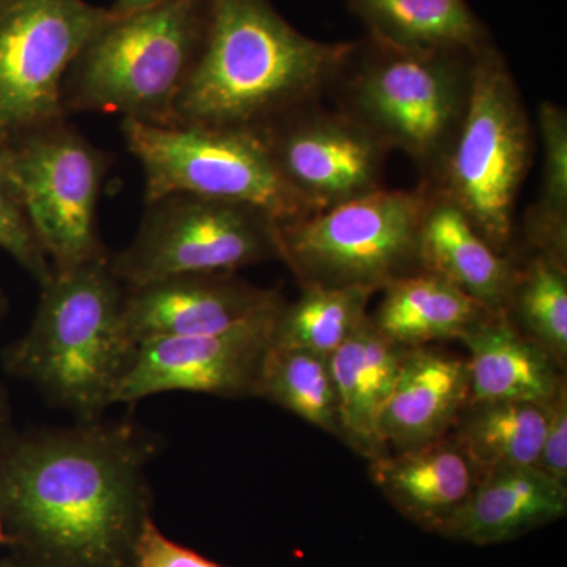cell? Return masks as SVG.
I'll return each instance as SVG.
<instances>
[{
	"label": "cell",
	"instance_id": "obj_13",
	"mask_svg": "<svg viewBox=\"0 0 567 567\" xmlns=\"http://www.w3.org/2000/svg\"><path fill=\"white\" fill-rule=\"evenodd\" d=\"M281 306L221 333L142 342L115 393L114 405L174 391L257 398Z\"/></svg>",
	"mask_w": 567,
	"mask_h": 567
},
{
	"label": "cell",
	"instance_id": "obj_18",
	"mask_svg": "<svg viewBox=\"0 0 567 567\" xmlns=\"http://www.w3.org/2000/svg\"><path fill=\"white\" fill-rule=\"evenodd\" d=\"M567 513V484L537 466L499 470L477 480L442 536L473 546H494L561 520Z\"/></svg>",
	"mask_w": 567,
	"mask_h": 567
},
{
	"label": "cell",
	"instance_id": "obj_6",
	"mask_svg": "<svg viewBox=\"0 0 567 567\" xmlns=\"http://www.w3.org/2000/svg\"><path fill=\"white\" fill-rule=\"evenodd\" d=\"M533 158L527 110L509 66L492 44L476 55L468 106L432 182L495 251L509 254L522 183Z\"/></svg>",
	"mask_w": 567,
	"mask_h": 567
},
{
	"label": "cell",
	"instance_id": "obj_34",
	"mask_svg": "<svg viewBox=\"0 0 567 567\" xmlns=\"http://www.w3.org/2000/svg\"><path fill=\"white\" fill-rule=\"evenodd\" d=\"M7 306H9V303H7L6 293L0 289V322H2L3 317H6Z\"/></svg>",
	"mask_w": 567,
	"mask_h": 567
},
{
	"label": "cell",
	"instance_id": "obj_27",
	"mask_svg": "<svg viewBox=\"0 0 567 567\" xmlns=\"http://www.w3.org/2000/svg\"><path fill=\"white\" fill-rule=\"evenodd\" d=\"M341 439L358 454L377 458L386 454L380 435V405L364 365L361 324L330 357Z\"/></svg>",
	"mask_w": 567,
	"mask_h": 567
},
{
	"label": "cell",
	"instance_id": "obj_15",
	"mask_svg": "<svg viewBox=\"0 0 567 567\" xmlns=\"http://www.w3.org/2000/svg\"><path fill=\"white\" fill-rule=\"evenodd\" d=\"M468 402L466 361L425 347L405 349L380 415V435L395 453L431 445L447 436Z\"/></svg>",
	"mask_w": 567,
	"mask_h": 567
},
{
	"label": "cell",
	"instance_id": "obj_22",
	"mask_svg": "<svg viewBox=\"0 0 567 567\" xmlns=\"http://www.w3.org/2000/svg\"><path fill=\"white\" fill-rule=\"evenodd\" d=\"M465 409L453 436L480 476L537 465L550 404L476 402Z\"/></svg>",
	"mask_w": 567,
	"mask_h": 567
},
{
	"label": "cell",
	"instance_id": "obj_33",
	"mask_svg": "<svg viewBox=\"0 0 567 567\" xmlns=\"http://www.w3.org/2000/svg\"><path fill=\"white\" fill-rule=\"evenodd\" d=\"M0 567H39L29 563L28 559L11 555L9 558L0 559Z\"/></svg>",
	"mask_w": 567,
	"mask_h": 567
},
{
	"label": "cell",
	"instance_id": "obj_20",
	"mask_svg": "<svg viewBox=\"0 0 567 567\" xmlns=\"http://www.w3.org/2000/svg\"><path fill=\"white\" fill-rule=\"evenodd\" d=\"M371 317L377 330L395 344L412 349L445 339H462L491 309L431 271L416 270L385 287Z\"/></svg>",
	"mask_w": 567,
	"mask_h": 567
},
{
	"label": "cell",
	"instance_id": "obj_9",
	"mask_svg": "<svg viewBox=\"0 0 567 567\" xmlns=\"http://www.w3.org/2000/svg\"><path fill=\"white\" fill-rule=\"evenodd\" d=\"M0 158L52 274L110 256L99 233L106 152L61 118L2 142Z\"/></svg>",
	"mask_w": 567,
	"mask_h": 567
},
{
	"label": "cell",
	"instance_id": "obj_29",
	"mask_svg": "<svg viewBox=\"0 0 567 567\" xmlns=\"http://www.w3.org/2000/svg\"><path fill=\"white\" fill-rule=\"evenodd\" d=\"M132 567H226L205 558L192 548L183 547L169 537L151 518L137 540Z\"/></svg>",
	"mask_w": 567,
	"mask_h": 567
},
{
	"label": "cell",
	"instance_id": "obj_31",
	"mask_svg": "<svg viewBox=\"0 0 567 567\" xmlns=\"http://www.w3.org/2000/svg\"><path fill=\"white\" fill-rule=\"evenodd\" d=\"M17 432L13 424V416H11L9 395H7L6 390L0 386V450L13 439Z\"/></svg>",
	"mask_w": 567,
	"mask_h": 567
},
{
	"label": "cell",
	"instance_id": "obj_3",
	"mask_svg": "<svg viewBox=\"0 0 567 567\" xmlns=\"http://www.w3.org/2000/svg\"><path fill=\"white\" fill-rule=\"evenodd\" d=\"M40 287L31 328L6 350L3 365L76 421L102 420L136 352L123 330L126 287L110 256Z\"/></svg>",
	"mask_w": 567,
	"mask_h": 567
},
{
	"label": "cell",
	"instance_id": "obj_16",
	"mask_svg": "<svg viewBox=\"0 0 567 567\" xmlns=\"http://www.w3.org/2000/svg\"><path fill=\"white\" fill-rule=\"evenodd\" d=\"M369 473L402 516L436 535H443L481 477L454 436L372 458Z\"/></svg>",
	"mask_w": 567,
	"mask_h": 567
},
{
	"label": "cell",
	"instance_id": "obj_25",
	"mask_svg": "<svg viewBox=\"0 0 567 567\" xmlns=\"http://www.w3.org/2000/svg\"><path fill=\"white\" fill-rule=\"evenodd\" d=\"M506 315L516 317L529 341L565 368L567 361V264L533 251L517 265Z\"/></svg>",
	"mask_w": 567,
	"mask_h": 567
},
{
	"label": "cell",
	"instance_id": "obj_21",
	"mask_svg": "<svg viewBox=\"0 0 567 567\" xmlns=\"http://www.w3.org/2000/svg\"><path fill=\"white\" fill-rule=\"evenodd\" d=\"M369 37L409 50L480 52L488 47L483 22L465 0H349Z\"/></svg>",
	"mask_w": 567,
	"mask_h": 567
},
{
	"label": "cell",
	"instance_id": "obj_7",
	"mask_svg": "<svg viewBox=\"0 0 567 567\" xmlns=\"http://www.w3.org/2000/svg\"><path fill=\"white\" fill-rule=\"evenodd\" d=\"M427 186L364 194L344 204L279 224L281 260L301 289L388 284L420 270L417 235Z\"/></svg>",
	"mask_w": 567,
	"mask_h": 567
},
{
	"label": "cell",
	"instance_id": "obj_17",
	"mask_svg": "<svg viewBox=\"0 0 567 567\" xmlns=\"http://www.w3.org/2000/svg\"><path fill=\"white\" fill-rule=\"evenodd\" d=\"M427 193L417 267L453 282L491 311L506 312L517 264L509 254L495 251L456 204L429 186Z\"/></svg>",
	"mask_w": 567,
	"mask_h": 567
},
{
	"label": "cell",
	"instance_id": "obj_35",
	"mask_svg": "<svg viewBox=\"0 0 567 567\" xmlns=\"http://www.w3.org/2000/svg\"><path fill=\"white\" fill-rule=\"evenodd\" d=\"M2 544H7V536L6 532H3L2 520H0V546H2Z\"/></svg>",
	"mask_w": 567,
	"mask_h": 567
},
{
	"label": "cell",
	"instance_id": "obj_19",
	"mask_svg": "<svg viewBox=\"0 0 567 567\" xmlns=\"http://www.w3.org/2000/svg\"><path fill=\"white\" fill-rule=\"evenodd\" d=\"M470 352V402L550 404L565 380L505 311L491 312L461 339Z\"/></svg>",
	"mask_w": 567,
	"mask_h": 567
},
{
	"label": "cell",
	"instance_id": "obj_26",
	"mask_svg": "<svg viewBox=\"0 0 567 567\" xmlns=\"http://www.w3.org/2000/svg\"><path fill=\"white\" fill-rule=\"evenodd\" d=\"M543 144V178L535 205L525 215V240L532 251L567 264V114L543 102L537 112Z\"/></svg>",
	"mask_w": 567,
	"mask_h": 567
},
{
	"label": "cell",
	"instance_id": "obj_11",
	"mask_svg": "<svg viewBox=\"0 0 567 567\" xmlns=\"http://www.w3.org/2000/svg\"><path fill=\"white\" fill-rule=\"evenodd\" d=\"M111 17L85 0H0V144L66 118V73Z\"/></svg>",
	"mask_w": 567,
	"mask_h": 567
},
{
	"label": "cell",
	"instance_id": "obj_32",
	"mask_svg": "<svg viewBox=\"0 0 567 567\" xmlns=\"http://www.w3.org/2000/svg\"><path fill=\"white\" fill-rule=\"evenodd\" d=\"M156 2H159V0H115L110 10L114 14H128L145 9V7H151Z\"/></svg>",
	"mask_w": 567,
	"mask_h": 567
},
{
	"label": "cell",
	"instance_id": "obj_28",
	"mask_svg": "<svg viewBox=\"0 0 567 567\" xmlns=\"http://www.w3.org/2000/svg\"><path fill=\"white\" fill-rule=\"evenodd\" d=\"M0 249L9 254L28 274L41 284L52 276L47 256L41 251L13 185H11L2 158H0Z\"/></svg>",
	"mask_w": 567,
	"mask_h": 567
},
{
	"label": "cell",
	"instance_id": "obj_1",
	"mask_svg": "<svg viewBox=\"0 0 567 567\" xmlns=\"http://www.w3.org/2000/svg\"><path fill=\"white\" fill-rule=\"evenodd\" d=\"M155 439L132 421L17 432L0 450V520L39 567H132L152 518Z\"/></svg>",
	"mask_w": 567,
	"mask_h": 567
},
{
	"label": "cell",
	"instance_id": "obj_4",
	"mask_svg": "<svg viewBox=\"0 0 567 567\" xmlns=\"http://www.w3.org/2000/svg\"><path fill=\"white\" fill-rule=\"evenodd\" d=\"M207 14V0H159L133 13H112L66 73L65 114L100 112L173 125L203 48Z\"/></svg>",
	"mask_w": 567,
	"mask_h": 567
},
{
	"label": "cell",
	"instance_id": "obj_30",
	"mask_svg": "<svg viewBox=\"0 0 567 567\" xmlns=\"http://www.w3.org/2000/svg\"><path fill=\"white\" fill-rule=\"evenodd\" d=\"M537 468L559 483L567 484V388L559 386L557 395L550 402V416L543 451Z\"/></svg>",
	"mask_w": 567,
	"mask_h": 567
},
{
	"label": "cell",
	"instance_id": "obj_23",
	"mask_svg": "<svg viewBox=\"0 0 567 567\" xmlns=\"http://www.w3.org/2000/svg\"><path fill=\"white\" fill-rule=\"evenodd\" d=\"M374 290L363 287H309L293 303H284L274 346L330 358L363 323Z\"/></svg>",
	"mask_w": 567,
	"mask_h": 567
},
{
	"label": "cell",
	"instance_id": "obj_5",
	"mask_svg": "<svg viewBox=\"0 0 567 567\" xmlns=\"http://www.w3.org/2000/svg\"><path fill=\"white\" fill-rule=\"evenodd\" d=\"M480 52L409 50L369 37L331 91L339 111L390 152H404L432 182L464 121Z\"/></svg>",
	"mask_w": 567,
	"mask_h": 567
},
{
	"label": "cell",
	"instance_id": "obj_10",
	"mask_svg": "<svg viewBox=\"0 0 567 567\" xmlns=\"http://www.w3.org/2000/svg\"><path fill=\"white\" fill-rule=\"evenodd\" d=\"M281 260L279 223L251 205L173 194L145 204L132 244L110 254L125 287L177 275L235 274Z\"/></svg>",
	"mask_w": 567,
	"mask_h": 567
},
{
	"label": "cell",
	"instance_id": "obj_2",
	"mask_svg": "<svg viewBox=\"0 0 567 567\" xmlns=\"http://www.w3.org/2000/svg\"><path fill=\"white\" fill-rule=\"evenodd\" d=\"M207 29L173 125L267 128L334 87L357 41L305 35L270 0H207Z\"/></svg>",
	"mask_w": 567,
	"mask_h": 567
},
{
	"label": "cell",
	"instance_id": "obj_12",
	"mask_svg": "<svg viewBox=\"0 0 567 567\" xmlns=\"http://www.w3.org/2000/svg\"><path fill=\"white\" fill-rule=\"evenodd\" d=\"M262 133L282 181L315 212L383 188L390 148L338 107L306 104Z\"/></svg>",
	"mask_w": 567,
	"mask_h": 567
},
{
	"label": "cell",
	"instance_id": "obj_14",
	"mask_svg": "<svg viewBox=\"0 0 567 567\" xmlns=\"http://www.w3.org/2000/svg\"><path fill=\"white\" fill-rule=\"evenodd\" d=\"M284 301L279 290L254 286L235 274L169 276L126 287L123 330L134 346L221 333Z\"/></svg>",
	"mask_w": 567,
	"mask_h": 567
},
{
	"label": "cell",
	"instance_id": "obj_8",
	"mask_svg": "<svg viewBox=\"0 0 567 567\" xmlns=\"http://www.w3.org/2000/svg\"><path fill=\"white\" fill-rule=\"evenodd\" d=\"M122 133L144 173L145 204L192 194L251 205L279 224L315 213L282 181L260 130L123 118Z\"/></svg>",
	"mask_w": 567,
	"mask_h": 567
},
{
	"label": "cell",
	"instance_id": "obj_24",
	"mask_svg": "<svg viewBox=\"0 0 567 567\" xmlns=\"http://www.w3.org/2000/svg\"><path fill=\"white\" fill-rule=\"evenodd\" d=\"M257 398L267 399L341 439L330 358L308 350L271 347L265 358Z\"/></svg>",
	"mask_w": 567,
	"mask_h": 567
}]
</instances>
